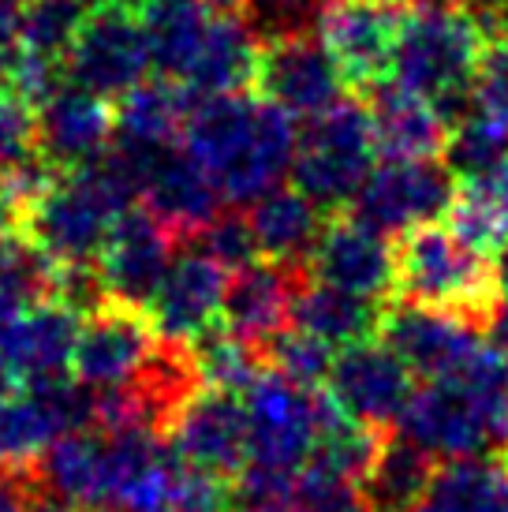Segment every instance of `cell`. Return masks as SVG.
Segmentation results:
<instances>
[{
	"label": "cell",
	"mask_w": 508,
	"mask_h": 512,
	"mask_svg": "<svg viewBox=\"0 0 508 512\" xmlns=\"http://www.w3.org/2000/svg\"><path fill=\"white\" fill-rule=\"evenodd\" d=\"M184 139L221 187L225 202L251 206L292 176L299 128L292 113L262 94L232 90L195 98Z\"/></svg>",
	"instance_id": "obj_1"
},
{
	"label": "cell",
	"mask_w": 508,
	"mask_h": 512,
	"mask_svg": "<svg viewBox=\"0 0 508 512\" xmlns=\"http://www.w3.org/2000/svg\"><path fill=\"white\" fill-rule=\"evenodd\" d=\"M396 430L434 460L508 453V356L482 344L456 370L426 378Z\"/></svg>",
	"instance_id": "obj_2"
},
{
	"label": "cell",
	"mask_w": 508,
	"mask_h": 512,
	"mask_svg": "<svg viewBox=\"0 0 508 512\" xmlns=\"http://www.w3.org/2000/svg\"><path fill=\"white\" fill-rule=\"evenodd\" d=\"M139 184L116 150L75 172H60L27 206L23 232L57 266L98 262L116 221L135 206Z\"/></svg>",
	"instance_id": "obj_3"
},
{
	"label": "cell",
	"mask_w": 508,
	"mask_h": 512,
	"mask_svg": "<svg viewBox=\"0 0 508 512\" xmlns=\"http://www.w3.org/2000/svg\"><path fill=\"white\" fill-rule=\"evenodd\" d=\"M486 38L464 4L415 0L404 12L393 53V79L423 94L449 116L452 124L471 113L475 75H479Z\"/></svg>",
	"instance_id": "obj_4"
},
{
	"label": "cell",
	"mask_w": 508,
	"mask_h": 512,
	"mask_svg": "<svg viewBox=\"0 0 508 512\" xmlns=\"http://www.w3.org/2000/svg\"><path fill=\"white\" fill-rule=\"evenodd\" d=\"M501 292L494 258L471 247L452 225H419L396 240V299L467 314L482 326Z\"/></svg>",
	"instance_id": "obj_5"
},
{
	"label": "cell",
	"mask_w": 508,
	"mask_h": 512,
	"mask_svg": "<svg viewBox=\"0 0 508 512\" xmlns=\"http://www.w3.org/2000/svg\"><path fill=\"white\" fill-rule=\"evenodd\" d=\"M374 154L378 143H374L370 105L359 98H340L299 128L292 180L325 214H333L352 206L374 169Z\"/></svg>",
	"instance_id": "obj_6"
},
{
	"label": "cell",
	"mask_w": 508,
	"mask_h": 512,
	"mask_svg": "<svg viewBox=\"0 0 508 512\" xmlns=\"http://www.w3.org/2000/svg\"><path fill=\"white\" fill-rule=\"evenodd\" d=\"M247 404V441L254 468L299 475L311 464L322 430L340 412L325 389L292 382L277 367H266L243 389Z\"/></svg>",
	"instance_id": "obj_7"
},
{
	"label": "cell",
	"mask_w": 508,
	"mask_h": 512,
	"mask_svg": "<svg viewBox=\"0 0 508 512\" xmlns=\"http://www.w3.org/2000/svg\"><path fill=\"white\" fill-rule=\"evenodd\" d=\"M456 191H460V176L449 169L445 157H415V161L385 157L370 169L348 214L381 236L400 240L411 228L441 221L452 210Z\"/></svg>",
	"instance_id": "obj_8"
},
{
	"label": "cell",
	"mask_w": 508,
	"mask_h": 512,
	"mask_svg": "<svg viewBox=\"0 0 508 512\" xmlns=\"http://www.w3.org/2000/svg\"><path fill=\"white\" fill-rule=\"evenodd\" d=\"M113 150L124 157L131 176H135L142 206L180 243L195 240L198 232H206L225 214L221 187L213 184L206 165L187 146H165L154 154H127L113 143Z\"/></svg>",
	"instance_id": "obj_9"
},
{
	"label": "cell",
	"mask_w": 508,
	"mask_h": 512,
	"mask_svg": "<svg viewBox=\"0 0 508 512\" xmlns=\"http://www.w3.org/2000/svg\"><path fill=\"white\" fill-rule=\"evenodd\" d=\"M83 314L64 299L23 311L0 307V389H38L71 378V356Z\"/></svg>",
	"instance_id": "obj_10"
},
{
	"label": "cell",
	"mask_w": 508,
	"mask_h": 512,
	"mask_svg": "<svg viewBox=\"0 0 508 512\" xmlns=\"http://www.w3.org/2000/svg\"><path fill=\"white\" fill-rule=\"evenodd\" d=\"M150 68V42L131 8H90L64 57V79L98 98H124Z\"/></svg>",
	"instance_id": "obj_11"
},
{
	"label": "cell",
	"mask_w": 508,
	"mask_h": 512,
	"mask_svg": "<svg viewBox=\"0 0 508 512\" xmlns=\"http://www.w3.org/2000/svg\"><path fill=\"white\" fill-rule=\"evenodd\" d=\"M325 393L337 400V408L348 419L385 434V430H396L408 408L415 393V370L381 337H367L340 348Z\"/></svg>",
	"instance_id": "obj_12"
},
{
	"label": "cell",
	"mask_w": 508,
	"mask_h": 512,
	"mask_svg": "<svg viewBox=\"0 0 508 512\" xmlns=\"http://www.w3.org/2000/svg\"><path fill=\"white\" fill-rule=\"evenodd\" d=\"M157 344H161V329L150 307L109 299L98 311L83 314L71 374L90 389H120L139 378Z\"/></svg>",
	"instance_id": "obj_13"
},
{
	"label": "cell",
	"mask_w": 508,
	"mask_h": 512,
	"mask_svg": "<svg viewBox=\"0 0 508 512\" xmlns=\"http://www.w3.org/2000/svg\"><path fill=\"white\" fill-rule=\"evenodd\" d=\"M258 94L281 105L284 113L296 120H311L325 113L333 101L344 98V72L333 60V53L322 45L318 34H288L262 42L258 49V68H254Z\"/></svg>",
	"instance_id": "obj_14"
},
{
	"label": "cell",
	"mask_w": 508,
	"mask_h": 512,
	"mask_svg": "<svg viewBox=\"0 0 508 512\" xmlns=\"http://www.w3.org/2000/svg\"><path fill=\"white\" fill-rule=\"evenodd\" d=\"M404 8L396 0H325L314 34L355 90H370L393 68Z\"/></svg>",
	"instance_id": "obj_15"
},
{
	"label": "cell",
	"mask_w": 508,
	"mask_h": 512,
	"mask_svg": "<svg viewBox=\"0 0 508 512\" xmlns=\"http://www.w3.org/2000/svg\"><path fill=\"white\" fill-rule=\"evenodd\" d=\"M378 337L404 359L419 378H438L456 370L482 348V326L475 318L441 307H423L411 299L385 303Z\"/></svg>",
	"instance_id": "obj_16"
},
{
	"label": "cell",
	"mask_w": 508,
	"mask_h": 512,
	"mask_svg": "<svg viewBox=\"0 0 508 512\" xmlns=\"http://www.w3.org/2000/svg\"><path fill=\"white\" fill-rule=\"evenodd\" d=\"M169 441L187 464L210 471V475H221L228 483L240 479L243 468L251 464L243 393L202 385L184 404V412L176 415Z\"/></svg>",
	"instance_id": "obj_17"
},
{
	"label": "cell",
	"mask_w": 508,
	"mask_h": 512,
	"mask_svg": "<svg viewBox=\"0 0 508 512\" xmlns=\"http://www.w3.org/2000/svg\"><path fill=\"white\" fill-rule=\"evenodd\" d=\"M34 131H38V154L57 172H75L113 150L116 113L109 109V98H98L64 79L53 94L38 101Z\"/></svg>",
	"instance_id": "obj_18"
},
{
	"label": "cell",
	"mask_w": 508,
	"mask_h": 512,
	"mask_svg": "<svg viewBox=\"0 0 508 512\" xmlns=\"http://www.w3.org/2000/svg\"><path fill=\"white\" fill-rule=\"evenodd\" d=\"M307 281H311V266L254 258L228 277L221 322L269 356V344L277 341L284 329H292L296 299L307 288Z\"/></svg>",
	"instance_id": "obj_19"
},
{
	"label": "cell",
	"mask_w": 508,
	"mask_h": 512,
	"mask_svg": "<svg viewBox=\"0 0 508 512\" xmlns=\"http://www.w3.org/2000/svg\"><path fill=\"white\" fill-rule=\"evenodd\" d=\"M176 251H180V240L169 228L161 225L146 206H131L116 221L113 236H109L98 258L109 299H120L131 307H150Z\"/></svg>",
	"instance_id": "obj_20"
},
{
	"label": "cell",
	"mask_w": 508,
	"mask_h": 512,
	"mask_svg": "<svg viewBox=\"0 0 508 512\" xmlns=\"http://www.w3.org/2000/svg\"><path fill=\"white\" fill-rule=\"evenodd\" d=\"M311 277L355 296L381 299L396 292V243L359 217H329L311 255Z\"/></svg>",
	"instance_id": "obj_21"
},
{
	"label": "cell",
	"mask_w": 508,
	"mask_h": 512,
	"mask_svg": "<svg viewBox=\"0 0 508 512\" xmlns=\"http://www.w3.org/2000/svg\"><path fill=\"white\" fill-rule=\"evenodd\" d=\"M228 277H232V270L221 266L206 247L180 243L169 273H165V281L150 303V314H154L161 337L191 344L202 329L217 326L221 307H225Z\"/></svg>",
	"instance_id": "obj_22"
},
{
	"label": "cell",
	"mask_w": 508,
	"mask_h": 512,
	"mask_svg": "<svg viewBox=\"0 0 508 512\" xmlns=\"http://www.w3.org/2000/svg\"><path fill=\"white\" fill-rule=\"evenodd\" d=\"M367 105L381 157H393V161L445 157L452 120L430 98L400 86L396 79L393 83L381 79L367 90Z\"/></svg>",
	"instance_id": "obj_23"
},
{
	"label": "cell",
	"mask_w": 508,
	"mask_h": 512,
	"mask_svg": "<svg viewBox=\"0 0 508 512\" xmlns=\"http://www.w3.org/2000/svg\"><path fill=\"white\" fill-rule=\"evenodd\" d=\"M195 94L176 79H142L135 90H127L116 109V146L127 154H154L165 146H176L187 128Z\"/></svg>",
	"instance_id": "obj_24"
},
{
	"label": "cell",
	"mask_w": 508,
	"mask_h": 512,
	"mask_svg": "<svg viewBox=\"0 0 508 512\" xmlns=\"http://www.w3.org/2000/svg\"><path fill=\"white\" fill-rule=\"evenodd\" d=\"M247 221H251L258 255L307 266L318 240H322V228L329 217H325L322 206L314 199H307L296 184L292 187L281 184V187H273L269 195H262L258 202H251Z\"/></svg>",
	"instance_id": "obj_25"
},
{
	"label": "cell",
	"mask_w": 508,
	"mask_h": 512,
	"mask_svg": "<svg viewBox=\"0 0 508 512\" xmlns=\"http://www.w3.org/2000/svg\"><path fill=\"white\" fill-rule=\"evenodd\" d=\"M139 19L157 75L187 83L202 45L210 38L217 12L206 0H142Z\"/></svg>",
	"instance_id": "obj_26"
},
{
	"label": "cell",
	"mask_w": 508,
	"mask_h": 512,
	"mask_svg": "<svg viewBox=\"0 0 508 512\" xmlns=\"http://www.w3.org/2000/svg\"><path fill=\"white\" fill-rule=\"evenodd\" d=\"M411 512H508V453L445 460Z\"/></svg>",
	"instance_id": "obj_27"
},
{
	"label": "cell",
	"mask_w": 508,
	"mask_h": 512,
	"mask_svg": "<svg viewBox=\"0 0 508 512\" xmlns=\"http://www.w3.org/2000/svg\"><path fill=\"white\" fill-rule=\"evenodd\" d=\"M434 471H438L434 456L426 453L423 445L404 438L400 430H389L370 460L367 475L359 479V490H363L370 512H411L426 494Z\"/></svg>",
	"instance_id": "obj_28"
},
{
	"label": "cell",
	"mask_w": 508,
	"mask_h": 512,
	"mask_svg": "<svg viewBox=\"0 0 508 512\" xmlns=\"http://www.w3.org/2000/svg\"><path fill=\"white\" fill-rule=\"evenodd\" d=\"M381 311H385L381 299L355 296V292H344V288L325 285V281H314L311 277L296 299L292 326L318 337V341L333 344L340 352V348H348L355 341L378 337Z\"/></svg>",
	"instance_id": "obj_29"
},
{
	"label": "cell",
	"mask_w": 508,
	"mask_h": 512,
	"mask_svg": "<svg viewBox=\"0 0 508 512\" xmlns=\"http://www.w3.org/2000/svg\"><path fill=\"white\" fill-rule=\"evenodd\" d=\"M258 49H262V42H258V34L247 27L243 15L217 12L210 38L202 45V53H198L195 68H191L184 86L195 98L247 90V83H254Z\"/></svg>",
	"instance_id": "obj_30"
},
{
	"label": "cell",
	"mask_w": 508,
	"mask_h": 512,
	"mask_svg": "<svg viewBox=\"0 0 508 512\" xmlns=\"http://www.w3.org/2000/svg\"><path fill=\"white\" fill-rule=\"evenodd\" d=\"M57 438L64 430L42 389H0V468H34Z\"/></svg>",
	"instance_id": "obj_31"
},
{
	"label": "cell",
	"mask_w": 508,
	"mask_h": 512,
	"mask_svg": "<svg viewBox=\"0 0 508 512\" xmlns=\"http://www.w3.org/2000/svg\"><path fill=\"white\" fill-rule=\"evenodd\" d=\"M449 221L471 247H479L486 255H494L501 243H508V165L460 180Z\"/></svg>",
	"instance_id": "obj_32"
},
{
	"label": "cell",
	"mask_w": 508,
	"mask_h": 512,
	"mask_svg": "<svg viewBox=\"0 0 508 512\" xmlns=\"http://www.w3.org/2000/svg\"><path fill=\"white\" fill-rule=\"evenodd\" d=\"M191 352H195V363L202 370V382L217 385V389H232V393H243L269 367L266 352L240 333H232L225 322L202 329L191 341Z\"/></svg>",
	"instance_id": "obj_33"
},
{
	"label": "cell",
	"mask_w": 508,
	"mask_h": 512,
	"mask_svg": "<svg viewBox=\"0 0 508 512\" xmlns=\"http://www.w3.org/2000/svg\"><path fill=\"white\" fill-rule=\"evenodd\" d=\"M60 266L45 255L27 232L0 243V307H34L45 299H57Z\"/></svg>",
	"instance_id": "obj_34"
},
{
	"label": "cell",
	"mask_w": 508,
	"mask_h": 512,
	"mask_svg": "<svg viewBox=\"0 0 508 512\" xmlns=\"http://www.w3.org/2000/svg\"><path fill=\"white\" fill-rule=\"evenodd\" d=\"M86 8L79 0H27V23H23V53L53 60L64 68L75 34L83 27Z\"/></svg>",
	"instance_id": "obj_35"
},
{
	"label": "cell",
	"mask_w": 508,
	"mask_h": 512,
	"mask_svg": "<svg viewBox=\"0 0 508 512\" xmlns=\"http://www.w3.org/2000/svg\"><path fill=\"white\" fill-rule=\"evenodd\" d=\"M445 161L460 180L494 172L508 165V135L494 128L490 120H482L479 113H467L464 120L452 124L449 146H445Z\"/></svg>",
	"instance_id": "obj_36"
},
{
	"label": "cell",
	"mask_w": 508,
	"mask_h": 512,
	"mask_svg": "<svg viewBox=\"0 0 508 512\" xmlns=\"http://www.w3.org/2000/svg\"><path fill=\"white\" fill-rule=\"evenodd\" d=\"M337 348L333 344L318 341L303 329H284L277 341L269 344V367H277L281 374H288L292 382L322 389L329 382V370H333Z\"/></svg>",
	"instance_id": "obj_37"
},
{
	"label": "cell",
	"mask_w": 508,
	"mask_h": 512,
	"mask_svg": "<svg viewBox=\"0 0 508 512\" xmlns=\"http://www.w3.org/2000/svg\"><path fill=\"white\" fill-rule=\"evenodd\" d=\"M322 8L325 0H247L240 15L258 34V42H273V38L314 30Z\"/></svg>",
	"instance_id": "obj_38"
},
{
	"label": "cell",
	"mask_w": 508,
	"mask_h": 512,
	"mask_svg": "<svg viewBox=\"0 0 508 512\" xmlns=\"http://www.w3.org/2000/svg\"><path fill=\"white\" fill-rule=\"evenodd\" d=\"M292 512H370V505L355 483L307 464L296 479V505H292Z\"/></svg>",
	"instance_id": "obj_39"
},
{
	"label": "cell",
	"mask_w": 508,
	"mask_h": 512,
	"mask_svg": "<svg viewBox=\"0 0 508 512\" xmlns=\"http://www.w3.org/2000/svg\"><path fill=\"white\" fill-rule=\"evenodd\" d=\"M38 154L34 105L12 83H0V176Z\"/></svg>",
	"instance_id": "obj_40"
},
{
	"label": "cell",
	"mask_w": 508,
	"mask_h": 512,
	"mask_svg": "<svg viewBox=\"0 0 508 512\" xmlns=\"http://www.w3.org/2000/svg\"><path fill=\"white\" fill-rule=\"evenodd\" d=\"M471 113H479L482 120H490L494 128L508 135V38L486 42L479 75H475Z\"/></svg>",
	"instance_id": "obj_41"
},
{
	"label": "cell",
	"mask_w": 508,
	"mask_h": 512,
	"mask_svg": "<svg viewBox=\"0 0 508 512\" xmlns=\"http://www.w3.org/2000/svg\"><path fill=\"white\" fill-rule=\"evenodd\" d=\"M187 243L206 247L221 266H228V270H240V266H247L254 258H262L258 255V243H254L251 221H247V214H240V210L221 214L206 232H198L195 240H187Z\"/></svg>",
	"instance_id": "obj_42"
},
{
	"label": "cell",
	"mask_w": 508,
	"mask_h": 512,
	"mask_svg": "<svg viewBox=\"0 0 508 512\" xmlns=\"http://www.w3.org/2000/svg\"><path fill=\"white\" fill-rule=\"evenodd\" d=\"M23 23L27 0H0V83H8L12 68L23 57Z\"/></svg>",
	"instance_id": "obj_43"
},
{
	"label": "cell",
	"mask_w": 508,
	"mask_h": 512,
	"mask_svg": "<svg viewBox=\"0 0 508 512\" xmlns=\"http://www.w3.org/2000/svg\"><path fill=\"white\" fill-rule=\"evenodd\" d=\"M34 468H0V512H27Z\"/></svg>",
	"instance_id": "obj_44"
},
{
	"label": "cell",
	"mask_w": 508,
	"mask_h": 512,
	"mask_svg": "<svg viewBox=\"0 0 508 512\" xmlns=\"http://www.w3.org/2000/svg\"><path fill=\"white\" fill-rule=\"evenodd\" d=\"M482 337L490 348H497L501 356H508V288L494 299V307L482 318Z\"/></svg>",
	"instance_id": "obj_45"
},
{
	"label": "cell",
	"mask_w": 508,
	"mask_h": 512,
	"mask_svg": "<svg viewBox=\"0 0 508 512\" xmlns=\"http://www.w3.org/2000/svg\"><path fill=\"white\" fill-rule=\"evenodd\" d=\"M23 221H27L23 206L0 191V243H8L12 236H19V232H23Z\"/></svg>",
	"instance_id": "obj_46"
},
{
	"label": "cell",
	"mask_w": 508,
	"mask_h": 512,
	"mask_svg": "<svg viewBox=\"0 0 508 512\" xmlns=\"http://www.w3.org/2000/svg\"><path fill=\"white\" fill-rule=\"evenodd\" d=\"M27 512H83L79 505H71V501L57 498V494H49V490H42V486L34 483V494H30V505Z\"/></svg>",
	"instance_id": "obj_47"
},
{
	"label": "cell",
	"mask_w": 508,
	"mask_h": 512,
	"mask_svg": "<svg viewBox=\"0 0 508 512\" xmlns=\"http://www.w3.org/2000/svg\"><path fill=\"white\" fill-rule=\"evenodd\" d=\"M490 258H494V270H497V281H501V288H508V243H501Z\"/></svg>",
	"instance_id": "obj_48"
},
{
	"label": "cell",
	"mask_w": 508,
	"mask_h": 512,
	"mask_svg": "<svg viewBox=\"0 0 508 512\" xmlns=\"http://www.w3.org/2000/svg\"><path fill=\"white\" fill-rule=\"evenodd\" d=\"M213 12H225V15H240L243 12V4L247 0H206Z\"/></svg>",
	"instance_id": "obj_49"
},
{
	"label": "cell",
	"mask_w": 508,
	"mask_h": 512,
	"mask_svg": "<svg viewBox=\"0 0 508 512\" xmlns=\"http://www.w3.org/2000/svg\"><path fill=\"white\" fill-rule=\"evenodd\" d=\"M90 8H139L142 0H83Z\"/></svg>",
	"instance_id": "obj_50"
},
{
	"label": "cell",
	"mask_w": 508,
	"mask_h": 512,
	"mask_svg": "<svg viewBox=\"0 0 508 512\" xmlns=\"http://www.w3.org/2000/svg\"><path fill=\"white\" fill-rule=\"evenodd\" d=\"M441 4H464V0H441Z\"/></svg>",
	"instance_id": "obj_51"
},
{
	"label": "cell",
	"mask_w": 508,
	"mask_h": 512,
	"mask_svg": "<svg viewBox=\"0 0 508 512\" xmlns=\"http://www.w3.org/2000/svg\"><path fill=\"white\" fill-rule=\"evenodd\" d=\"M396 4H404V0H396Z\"/></svg>",
	"instance_id": "obj_52"
}]
</instances>
